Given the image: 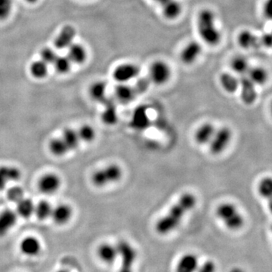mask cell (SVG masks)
<instances>
[{
    "instance_id": "6da1fadb",
    "label": "cell",
    "mask_w": 272,
    "mask_h": 272,
    "mask_svg": "<svg viewBox=\"0 0 272 272\" xmlns=\"http://www.w3.org/2000/svg\"><path fill=\"white\" fill-rule=\"evenodd\" d=\"M198 203L196 196L192 193H184L176 204L155 225V231L159 235H167L176 231L180 226L183 219L189 212L195 209Z\"/></svg>"
},
{
    "instance_id": "7a4b0ae2",
    "label": "cell",
    "mask_w": 272,
    "mask_h": 272,
    "mask_svg": "<svg viewBox=\"0 0 272 272\" xmlns=\"http://www.w3.org/2000/svg\"><path fill=\"white\" fill-rule=\"evenodd\" d=\"M198 31L204 43L215 46L220 43L222 34L215 24V15L210 9H205L198 14Z\"/></svg>"
},
{
    "instance_id": "3957f363",
    "label": "cell",
    "mask_w": 272,
    "mask_h": 272,
    "mask_svg": "<svg viewBox=\"0 0 272 272\" xmlns=\"http://www.w3.org/2000/svg\"><path fill=\"white\" fill-rule=\"evenodd\" d=\"M217 218L228 229L237 231L244 225V218L235 205L231 203H223L217 206L215 210Z\"/></svg>"
},
{
    "instance_id": "277c9868",
    "label": "cell",
    "mask_w": 272,
    "mask_h": 272,
    "mask_svg": "<svg viewBox=\"0 0 272 272\" xmlns=\"http://www.w3.org/2000/svg\"><path fill=\"white\" fill-rule=\"evenodd\" d=\"M123 170L118 164H110L97 170L92 176V184L98 187H105L121 180Z\"/></svg>"
},
{
    "instance_id": "5b68a950",
    "label": "cell",
    "mask_w": 272,
    "mask_h": 272,
    "mask_svg": "<svg viewBox=\"0 0 272 272\" xmlns=\"http://www.w3.org/2000/svg\"><path fill=\"white\" fill-rule=\"evenodd\" d=\"M116 245L120 262L117 272H134V265L138 258L137 250L127 240H119Z\"/></svg>"
},
{
    "instance_id": "8992f818",
    "label": "cell",
    "mask_w": 272,
    "mask_h": 272,
    "mask_svg": "<svg viewBox=\"0 0 272 272\" xmlns=\"http://www.w3.org/2000/svg\"><path fill=\"white\" fill-rule=\"evenodd\" d=\"M233 132L228 126L216 129L209 145V151L213 155H219L226 151L231 143Z\"/></svg>"
},
{
    "instance_id": "52a82bcc",
    "label": "cell",
    "mask_w": 272,
    "mask_h": 272,
    "mask_svg": "<svg viewBox=\"0 0 272 272\" xmlns=\"http://www.w3.org/2000/svg\"><path fill=\"white\" fill-rule=\"evenodd\" d=\"M170 67L162 61H157L151 65L149 69V79L156 85L162 86L167 84L171 77Z\"/></svg>"
},
{
    "instance_id": "ba28073f",
    "label": "cell",
    "mask_w": 272,
    "mask_h": 272,
    "mask_svg": "<svg viewBox=\"0 0 272 272\" xmlns=\"http://www.w3.org/2000/svg\"><path fill=\"white\" fill-rule=\"evenodd\" d=\"M139 73L140 68L135 64H121L114 69L113 78L119 84H126L137 78Z\"/></svg>"
},
{
    "instance_id": "9c48e42d",
    "label": "cell",
    "mask_w": 272,
    "mask_h": 272,
    "mask_svg": "<svg viewBox=\"0 0 272 272\" xmlns=\"http://www.w3.org/2000/svg\"><path fill=\"white\" fill-rule=\"evenodd\" d=\"M240 79V95L241 100L245 104L251 105L257 98L256 85L250 80L248 75L241 76Z\"/></svg>"
},
{
    "instance_id": "30bf717a",
    "label": "cell",
    "mask_w": 272,
    "mask_h": 272,
    "mask_svg": "<svg viewBox=\"0 0 272 272\" xmlns=\"http://www.w3.org/2000/svg\"><path fill=\"white\" fill-rule=\"evenodd\" d=\"M97 256L104 265H114L118 260L117 245L110 243H101L97 249Z\"/></svg>"
},
{
    "instance_id": "8fae6325",
    "label": "cell",
    "mask_w": 272,
    "mask_h": 272,
    "mask_svg": "<svg viewBox=\"0 0 272 272\" xmlns=\"http://www.w3.org/2000/svg\"><path fill=\"white\" fill-rule=\"evenodd\" d=\"M151 124L147 108L145 106H139L134 111L130 120L131 128L135 131L146 130Z\"/></svg>"
},
{
    "instance_id": "7c38bea8",
    "label": "cell",
    "mask_w": 272,
    "mask_h": 272,
    "mask_svg": "<svg viewBox=\"0 0 272 272\" xmlns=\"http://www.w3.org/2000/svg\"><path fill=\"white\" fill-rule=\"evenodd\" d=\"M200 265L198 256L193 253H186L179 258L176 265V272H197Z\"/></svg>"
},
{
    "instance_id": "4fadbf2b",
    "label": "cell",
    "mask_w": 272,
    "mask_h": 272,
    "mask_svg": "<svg viewBox=\"0 0 272 272\" xmlns=\"http://www.w3.org/2000/svg\"><path fill=\"white\" fill-rule=\"evenodd\" d=\"M201 53H202L201 45L197 41L190 42L181 50V62L184 65H192L198 60Z\"/></svg>"
},
{
    "instance_id": "5bb4252c",
    "label": "cell",
    "mask_w": 272,
    "mask_h": 272,
    "mask_svg": "<svg viewBox=\"0 0 272 272\" xmlns=\"http://www.w3.org/2000/svg\"><path fill=\"white\" fill-rule=\"evenodd\" d=\"M61 185L59 176L55 174H46L39 181V188L44 195H53Z\"/></svg>"
},
{
    "instance_id": "9a60e30c",
    "label": "cell",
    "mask_w": 272,
    "mask_h": 272,
    "mask_svg": "<svg viewBox=\"0 0 272 272\" xmlns=\"http://www.w3.org/2000/svg\"><path fill=\"white\" fill-rule=\"evenodd\" d=\"M19 248L22 254L29 257L38 256L42 249L40 240L31 236L23 238L20 243Z\"/></svg>"
},
{
    "instance_id": "2e32d148",
    "label": "cell",
    "mask_w": 272,
    "mask_h": 272,
    "mask_svg": "<svg viewBox=\"0 0 272 272\" xmlns=\"http://www.w3.org/2000/svg\"><path fill=\"white\" fill-rule=\"evenodd\" d=\"M75 36H76V30L74 28L70 25L65 26L55 40V45L59 49L68 48L73 44Z\"/></svg>"
},
{
    "instance_id": "e0dca14e",
    "label": "cell",
    "mask_w": 272,
    "mask_h": 272,
    "mask_svg": "<svg viewBox=\"0 0 272 272\" xmlns=\"http://www.w3.org/2000/svg\"><path fill=\"white\" fill-rule=\"evenodd\" d=\"M216 129L213 124L205 123L199 126L195 132V139L198 145H204L210 143Z\"/></svg>"
},
{
    "instance_id": "ac0fdd59",
    "label": "cell",
    "mask_w": 272,
    "mask_h": 272,
    "mask_svg": "<svg viewBox=\"0 0 272 272\" xmlns=\"http://www.w3.org/2000/svg\"><path fill=\"white\" fill-rule=\"evenodd\" d=\"M17 214L10 209L0 213V237L6 236L16 224Z\"/></svg>"
},
{
    "instance_id": "d6986e66",
    "label": "cell",
    "mask_w": 272,
    "mask_h": 272,
    "mask_svg": "<svg viewBox=\"0 0 272 272\" xmlns=\"http://www.w3.org/2000/svg\"><path fill=\"white\" fill-rule=\"evenodd\" d=\"M21 176V171L16 167H0V191L3 190L9 181L19 180Z\"/></svg>"
},
{
    "instance_id": "ffe728a7",
    "label": "cell",
    "mask_w": 272,
    "mask_h": 272,
    "mask_svg": "<svg viewBox=\"0 0 272 272\" xmlns=\"http://www.w3.org/2000/svg\"><path fill=\"white\" fill-rule=\"evenodd\" d=\"M115 96L120 102L128 104L137 96L134 87L126 84H120L115 89Z\"/></svg>"
},
{
    "instance_id": "44dd1931",
    "label": "cell",
    "mask_w": 272,
    "mask_h": 272,
    "mask_svg": "<svg viewBox=\"0 0 272 272\" xmlns=\"http://www.w3.org/2000/svg\"><path fill=\"white\" fill-rule=\"evenodd\" d=\"M102 104H104V110L101 114V120L106 125L113 126L118 120V114L115 103L110 98H107Z\"/></svg>"
},
{
    "instance_id": "7402d4cb",
    "label": "cell",
    "mask_w": 272,
    "mask_h": 272,
    "mask_svg": "<svg viewBox=\"0 0 272 272\" xmlns=\"http://www.w3.org/2000/svg\"><path fill=\"white\" fill-rule=\"evenodd\" d=\"M72 209L68 205L62 204L52 209L51 216L57 225H65L70 221Z\"/></svg>"
},
{
    "instance_id": "603a6c76",
    "label": "cell",
    "mask_w": 272,
    "mask_h": 272,
    "mask_svg": "<svg viewBox=\"0 0 272 272\" xmlns=\"http://www.w3.org/2000/svg\"><path fill=\"white\" fill-rule=\"evenodd\" d=\"M237 42L244 49L256 48L261 45L259 38L249 31H241L237 37Z\"/></svg>"
},
{
    "instance_id": "cb8c5ba5",
    "label": "cell",
    "mask_w": 272,
    "mask_h": 272,
    "mask_svg": "<svg viewBox=\"0 0 272 272\" xmlns=\"http://www.w3.org/2000/svg\"><path fill=\"white\" fill-rule=\"evenodd\" d=\"M220 80L223 90L228 93H234L240 88V79L231 73H223L220 76Z\"/></svg>"
},
{
    "instance_id": "d4e9b609",
    "label": "cell",
    "mask_w": 272,
    "mask_h": 272,
    "mask_svg": "<svg viewBox=\"0 0 272 272\" xmlns=\"http://www.w3.org/2000/svg\"><path fill=\"white\" fill-rule=\"evenodd\" d=\"M68 58L73 63L80 65L87 60V51L82 45L73 43L68 48Z\"/></svg>"
},
{
    "instance_id": "484cf974",
    "label": "cell",
    "mask_w": 272,
    "mask_h": 272,
    "mask_svg": "<svg viewBox=\"0 0 272 272\" xmlns=\"http://www.w3.org/2000/svg\"><path fill=\"white\" fill-rule=\"evenodd\" d=\"M106 91H107L106 83L103 82V81H98L90 87V97L94 101L103 104L107 98V95H106Z\"/></svg>"
},
{
    "instance_id": "4316f807",
    "label": "cell",
    "mask_w": 272,
    "mask_h": 272,
    "mask_svg": "<svg viewBox=\"0 0 272 272\" xmlns=\"http://www.w3.org/2000/svg\"><path fill=\"white\" fill-rule=\"evenodd\" d=\"M247 75L256 86L264 85L268 79V72L260 67L250 68Z\"/></svg>"
},
{
    "instance_id": "83f0119b",
    "label": "cell",
    "mask_w": 272,
    "mask_h": 272,
    "mask_svg": "<svg viewBox=\"0 0 272 272\" xmlns=\"http://www.w3.org/2000/svg\"><path fill=\"white\" fill-rule=\"evenodd\" d=\"M231 67L233 71L240 76L248 74L250 70L249 62L246 58L243 56H236L231 60Z\"/></svg>"
},
{
    "instance_id": "f1b7e54d",
    "label": "cell",
    "mask_w": 272,
    "mask_h": 272,
    "mask_svg": "<svg viewBox=\"0 0 272 272\" xmlns=\"http://www.w3.org/2000/svg\"><path fill=\"white\" fill-rule=\"evenodd\" d=\"M17 206V214L22 218H29L33 213H34L35 206L31 200L23 198L18 203Z\"/></svg>"
},
{
    "instance_id": "f546056e",
    "label": "cell",
    "mask_w": 272,
    "mask_h": 272,
    "mask_svg": "<svg viewBox=\"0 0 272 272\" xmlns=\"http://www.w3.org/2000/svg\"><path fill=\"white\" fill-rule=\"evenodd\" d=\"M162 14L167 19H176L181 13V6L177 0H173L162 9Z\"/></svg>"
},
{
    "instance_id": "4dcf8cb0",
    "label": "cell",
    "mask_w": 272,
    "mask_h": 272,
    "mask_svg": "<svg viewBox=\"0 0 272 272\" xmlns=\"http://www.w3.org/2000/svg\"><path fill=\"white\" fill-rule=\"evenodd\" d=\"M258 192L259 195L270 201L272 199V177H265L258 184Z\"/></svg>"
},
{
    "instance_id": "1f68e13d",
    "label": "cell",
    "mask_w": 272,
    "mask_h": 272,
    "mask_svg": "<svg viewBox=\"0 0 272 272\" xmlns=\"http://www.w3.org/2000/svg\"><path fill=\"white\" fill-rule=\"evenodd\" d=\"M62 139L68 146L69 151L76 149L79 145V141H80L78 132L71 129H65Z\"/></svg>"
},
{
    "instance_id": "d6a6232c",
    "label": "cell",
    "mask_w": 272,
    "mask_h": 272,
    "mask_svg": "<svg viewBox=\"0 0 272 272\" xmlns=\"http://www.w3.org/2000/svg\"><path fill=\"white\" fill-rule=\"evenodd\" d=\"M49 149L54 155L63 156L68 152L69 149L62 138L54 139L50 142Z\"/></svg>"
},
{
    "instance_id": "836d02e7",
    "label": "cell",
    "mask_w": 272,
    "mask_h": 272,
    "mask_svg": "<svg viewBox=\"0 0 272 272\" xmlns=\"http://www.w3.org/2000/svg\"><path fill=\"white\" fill-rule=\"evenodd\" d=\"M52 209L49 203L47 201H41L35 206L34 213L39 220H45L51 216Z\"/></svg>"
},
{
    "instance_id": "e575fe53",
    "label": "cell",
    "mask_w": 272,
    "mask_h": 272,
    "mask_svg": "<svg viewBox=\"0 0 272 272\" xmlns=\"http://www.w3.org/2000/svg\"><path fill=\"white\" fill-rule=\"evenodd\" d=\"M31 71L33 76L37 79H42L45 77L48 73V68L47 64L43 61L34 62L31 67Z\"/></svg>"
},
{
    "instance_id": "d590c367",
    "label": "cell",
    "mask_w": 272,
    "mask_h": 272,
    "mask_svg": "<svg viewBox=\"0 0 272 272\" xmlns=\"http://www.w3.org/2000/svg\"><path fill=\"white\" fill-rule=\"evenodd\" d=\"M77 132L80 141H84L86 142H92L96 136L95 129L90 125H84Z\"/></svg>"
},
{
    "instance_id": "8d00e7d4",
    "label": "cell",
    "mask_w": 272,
    "mask_h": 272,
    "mask_svg": "<svg viewBox=\"0 0 272 272\" xmlns=\"http://www.w3.org/2000/svg\"><path fill=\"white\" fill-rule=\"evenodd\" d=\"M53 64L59 73H66L70 70L71 62L68 57H57Z\"/></svg>"
},
{
    "instance_id": "74e56055",
    "label": "cell",
    "mask_w": 272,
    "mask_h": 272,
    "mask_svg": "<svg viewBox=\"0 0 272 272\" xmlns=\"http://www.w3.org/2000/svg\"><path fill=\"white\" fill-rule=\"evenodd\" d=\"M7 197L9 201L18 204L23 198V190L21 187L15 186L8 191Z\"/></svg>"
},
{
    "instance_id": "f35d334b",
    "label": "cell",
    "mask_w": 272,
    "mask_h": 272,
    "mask_svg": "<svg viewBox=\"0 0 272 272\" xmlns=\"http://www.w3.org/2000/svg\"><path fill=\"white\" fill-rule=\"evenodd\" d=\"M12 8V0H0V19L9 16Z\"/></svg>"
},
{
    "instance_id": "ab89813d",
    "label": "cell",
    "mask_w": 272,
    "mask_h": 272,
    "mask_svg": "<svg viewBox=\"0 0 272 272\" xmlns=\"http://www.w3.org/2000/svg\"><path fill=\"white\" fill-rule=\"evenodd\" d=\"M57 55L51 48H45L42 50L41 58L42 61L46 64H53L57 59Z\"/></svg>"
},
{
    "instance_id": "60d3db41",
    "label": "cell",
    "mask_w": 272,
    "mask_h": 272,
    "mask_svg": "<svg viewBox=\"0 0 272 272\" xmlns=\"http://www.w3.org/2000/svg\"><path fill=\"white\" fill-rule=\"evenodd\" d=\"M150 83H151V81H150L149 78L139 79L136 83L135 87H134L137 95H139V94L140 95V94L146 92L148 87H149Z\"/></svg>"
},
{
    "instance_id": "b9f144b4",
    "label": "cell",
    "mask_w": 272,
    "mask_h": 272,
    "mask_svg": "<svg viewBox=\"0 0 272 272\" xmlns=\"http://www.w3.org/2000/svg\"><path fill=\"white\" fill-rule=\"evenodd\" d=\"M216 264L212 260H206L201 263L200 262L197 272H216Z\"/></svg>"
},
{
    "instance_id": "7bdbcfd3",
    "label": "cell",
    "mask_w": 272,
    "mask_h": 272,
    "mask_svg": "<svg viewBox=\"0 0 272 272\" xmlns=\"http://www.w3.org/2000/svg\"><path fill=\"white\" fill-rule=\"evenodd\" d=\"M260 44L271 48L272 47V33L271 34H265L259 38Z\"/></svg>"
},
{
    "instance_id": "ee69618b",
    "label": "cell",
    "mask_w": 272,
    "mask_h": 272,
    "mask_svg": "<svg viewBox=\"0 0 272 272\" xmlns=\"http://www.w3.org/2000/svg\"><path fill=\"white\" fill-rule=\"evenodd\" d=\"M264 13L268 18H272V0H266L264 5Z\"/></svg>"
},
{
    "instance_id": "f6af8a7d",
    "label": "cell",
    "mask_w": 272,
    "mask_h": 272,
    "mask_svg": "<svg viewBox=\"0 0 272 272\" xmlns=\"http://www.w3.org/2000/svg\"><path fill=\"white\" fill-rule=\"evenodd\" d=\"M155 3H158L159 6H161V9L167 6V5L170 4L173 0H153Z\"/></svg>"
},
{
    "instance_id": "bcb514c9",
    "label": "cell",
    "mask_w": 272,
    "mask_h": 272,
    "mask_svg": "<svg viewBox=\"0 0 272 272\" xmlns=\"http://www.w3.org/2000/svg\"><path fill=\"white\" fill-rule=\"evenodd\" d=\"M268 208H269L270 212H271L272 214V199L268 201Z\"/></svg>"
},
{
    "instance_id": "7dc6e473",
    "label": "cell",
    "mask_w": 272,
    "mask_h": 272,
    "mask_svg": "<svg viewBox=\"0 0 272 272\" xmlns=\"http://www.w3.org/2000/svg\"><path fill=\"white\" fill-rule=\"evenodd\" d=\"M231 272H243L242 271L241 269H240V268H234V269H233L232 271Z\"/></svg>"
},
{
    "instance_id": "c3c4849f",
    "label": "cell",
    "mask_w": 272,
    "mask_h": 272,
    "mask_svg": "<svg viewBox=\"0 0 272 272\" xmlns=\"http://www.w3.org/2000/svg\"><path fill=\"white\" fill-rule=\"evenodd\" d=\"M56 272H70V271L66 269H61V270H59V271H57Z\"/></svg>"
},
{
    "instance_id": "681fc988",
    "label": "cell",
    "mask_w": 272,
    "mask_h": 272,
    "mask_svg": "<svg viewBox=\"0 0 272 272\" xmlns=\"http://www.w3.org/2000/svg\"><path fill=\"white\" fill-rule=\"evenodd\" d=\"M26 1L28 2V3H35V2H37V0H26Z\"/></svg>"
},
{
    "instance_id": "f907efd6",
    "label": "cell",
    "mask_w": 272,
    "mask_h": 272,
    "mask_svg": "<svg viewBox=\"0 0 272 272\" xmlns=\"http://www.w3.org/2000/svg\"><path fill=\"white\" fill-rule=\"evenodd\" d=\"M271 116H272V103H271Z\"/></svg>"
},
{
    "instance_id": "816d5d0a",
    "label": "cell",
    "mask_w": 272,
    "mask_h": 272,
    "mask_svg": "<svg viewBox=\"0 0 272 272\" xmlns=\"http://www.w3.org/2000/svg\"><path fill=\"white\" fill-rule=\"evenodd\" d=\"M271 232H272V226L271 227Z\"/></svg>"
}]
</instances>
